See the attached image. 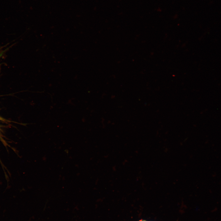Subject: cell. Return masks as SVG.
<instances>
[{
    "label": "cell",
    "instance_id": "1",
    "mask_svg": "<svg viewBox=\"0 0 221 221\" xmlns=\"http://www.w3.org/2000/svg\"><path fill=\"white\" fill-rule=\"evenodd\" d=\"M3 54V52H2L0 53V58L2 56Z\"/></svg>",
    "mask_w": 221,
    "mask_h": 221
},
{
    "label": "cell",
    "instance_id": "2",
    "mask_svg": "<svg viewBox=\"0 0 221 221\" xmlns=\"http://www.w3.org/2000/svg\"><path fill=\"white\" fill-rule=\"evenodd\" d=\"M139 221H146L141 220H140Z\"/></svg>",
    "mask_w": 221,
    "mask_h": 221
}]
</instances>
